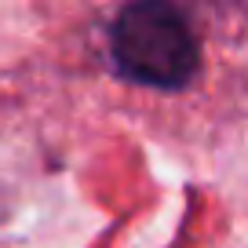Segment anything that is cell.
<instances>
[{
  "label": "cell",
  "instance_id": "cell-1",
  "mask_svg": "<svg viewBox=\"0 0 248 248\" xmlns=\"http://www.w3.org/2000/svg\"><path fill=\"white\" fill-rule=\"evenodd\" d=\"M109 59L124 80L157 92H179L201 70V47L186 15L161 0H139L117 11Z\"/></svg>",
  "mask_w": 248,
  "mask_h": 248
}]
</instances>
